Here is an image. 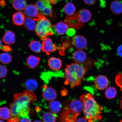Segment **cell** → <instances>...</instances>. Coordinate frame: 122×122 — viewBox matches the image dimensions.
Instances as JSON below:
<instances>
[{"mask_svg":"<svg viewBox=\"0 0 122 122\" xmlns=\"http://www.w3.org/2000/svg\"><path fill=\"white\" fill-rule=\"evenodd\" d=\"M80 99L83 103V111L88 122L100 121L103 108L97 103L91 94L86 93L81 96Z\"/></svg>","mask_w":122,"mask_h":122,"instance_id":"1","label":"cell"},{"mask_svg":"<svg viewBox=\"0 0 122 122\" xmlns=\"http://www.w3.org/2000/svg\"><path fill=\"white\" fill-rule=\"evenodd\" d=\"M87 69L81 64L74 63L66 65L65 69V84L71 88L81 85Z\"/></svg>","mask_w":122,"mask_h":122,"instance_id":"2","label":"cell"},{"mask_svg":"<svg viewBox=\"0 0 122 122\" xmlns=\"http://www.w3.org/2000/svg\"><path fill=\"white\" fill-rule=\"evenodd\" d=\"M30 103H32L31 100L24 92L15 94L13 102L10 104L11 116L18 117L20 120L25 117L29 118Z\"/></svg>","mask_w":122,"mask_h":122,"instance_id":"3","label":"cell"},{"mask_svg":"<svg viewBox=\"0 0 122 122\" xmlns=\"http://www.w3.org/2000/svg\"><path fill=\"white\" fill-rule=\"evenodd\" d=\"M35 30L36 35L42 41L54 34L51 22L44 16L38 21Z\"/></svg>","mask_w":122,"mask_h":122,"instance_id":"4","label":"cell"},{"mask_svg":"<svg viewBox=\"0 0 122 122\" xmlns=\"http://www.w3.org/2000/svg\"><path fill=\"white\" fill-rule=\"evenodd\" d=\"M80 115L67 105L62 111L60 122H76Z\"/></svg>","mask_w":122,"mask_h":122,"instance_id":"5","label":"cell"},{"mask_svg":"<svg viewBox=\"0 0 122 122\" xmlns=\"http://www.w3.org/2000/svg\"><path fill=\"white\" fill-rule=\"evenodd\" d=\"M24 14L27 17L32 18L35 21H39L44 16V15L39 12L36 5L30 4L27 6L24 9Z\"/></svg>","mask_w":122,"mask_h":122,"instance_id":"6","label":"cell"},{"mask_svg":"<svg viewBox=\"0 0 122 122\" xmlns=\"http://www.w3.org/2000/svg\"><path fill=\"white\" fill-rule=\"evenodd\" d=\"M63 47L57 46L53 43L51 38H47L43 41L42 49L43 52L47 55H49L51 52L57 50H60Z\"/></svg>","mask_w":122,"mask_h":122,"instance_id":"7","label":"cell"},{"mask_svg":"<svg viewBox=\"0 0 122 122\" xmlns=\"http://www.w3.org/2000/svg\"><path fill=\"white\" fill-rule=\"evenodd\" d=\"M42 96L46 101L51 102L57 98V94L54 88L45 85L43 86Z\"/></svg>","mask_w":122,"mask_h":122,"instance_id":"8","label":"cell"},{"mask_svg":"<svg viewBox=\"0 0 122 122\" xmlns=\"http://www.w3.org/2000/svg\"><path fill=\"white\" fill-rule=\"evenodd\" d=\"M65 22L68 26L76 29L81 28L83 24V23L81 22L79 19L77 13L71 16H67L65 20Z\"/></svg>","mask_w":122,"mask_h":122,"instance_id":"9","label":"cell"},{"mask_svg":"<svg viewBox=\"0 0 122 122\" xmlns=\"http://www.w3.org/2000/svg\"><path fill=\"white\" fill-rule=\"evenodd\" d=\"M73 45L78 50L85 49L87 45V41L84 36L77 35L73 37L72 41Z\"/></svg>","mask_w":122,"mask_h":122,"instance_id":"10","label":"cell"},{"mask_svg":"<svg viewBox=\"0 0 122 122\" xmlns=\"http://www.w3.org/2000/svg\"><path fill=\"white\" fill-rule=\"evenodd\" d=\"M96 87L100 90H103L107 87L109 81L106 76L100 75L96 77L94 81Z\"/></svg>","mask_w":122,"mask_h":122,"instance_id":"11","label":"cell"},{"mask_svg":"<svg viewBox=\"0 0 122 122\" xmlns=\"http://www.w3.org/2000/svg\"><path fill=\"white\" fill-rule=\"evenodd\" d=\"M73 59L76 63L81 64L86 62L87 59V56L85 51L78 50L73 53Z\"/></svg>","mask_w":122,"mask_h":122,"instance_id":"12","label":"cell"},{"mask_svg":"<svg viewBox=\"0 0 122 122\" xmlns=\"http://www.w3.org/2000/svg\"><path fill=\"white\" fill-rule=\"evenodd\" d=\"M52 27L53 32L54 30L57 34L61 35L65 34L67 31L68 26L66 23L61 21L56 25H52Z\"/></svg>","mask_w":122,"mask_h":122,"instance_id":"13","label":"cell"},{"mask_svg":"<svg viewBox=\"0 0 122 122\" xmlns=\"http://www.w3.org/2000/svg\"><path fill=\"white\" fill-rule=\"evenodd\" d=\"M48 64L50 69L53 71H58L62 66V61L58 58L51 57L48 61Z\"/></svg>","mask_w":122,"mask_h":122,"instance_id":"14","label":"cell"},{"mask_svg":"<svg viewBox=\"0 0 122 122\" xmlns=\"http://www.w3.org/2000/svg\"><path fill=\"white\" fill-rule=\"evenodd\" d=\"M77 14L80 21L83 23L89 22L91 19V14L87 9H82L77 13Z\"/></svg>","mask_w":122,"mask_h":122,"instance_id":"15","label":"cell"},{"mask_svg":"<svg viewBox=\"0 0 122 122\" xmlns=\"http://www.w3.org/2000/svg\"><path fill=\"white\" fill-rule=\"evenodd\" d=\"M25 20V15L22 12H17L12 16V21L15 25L21 26L24 25Z\"/></svg>","mask_w":122,"mask_h":122,"instance_id":"16","label":"cell"},{"mask_svg":"<svg viewBox=\"0 0 122 122\" xmlns=\"http://www.w3.org/2000/svg\"><path fill=\"white\" fill-rule=\"evenodd\" d=\"M111 11L114 14L120 15L122 13V3L118 1H114L111 3L110 5Z\"/></svg>","mask_w":122,"mask_h":122,"instance_id":"17","label":"cell"},{"mask_svg":"<svg viewBox=\"0 0 122 122\" xmlns=\"http://www.w3.org/2000/svg\"><path fill=\"white\" fill-rule=\"evenodd\" d=\"M41 58L34 55H30L27 58L26 63L29 67L34 69L37 67L40 62Z\"/></svg>","mask_w":122,"mask_h":122,"instance_id":"18","label":"cell"},{"mask_svg":"<svg viewBox=\"0 0 122 122\" xmlns=\"http://www.w3.org/2000/svg\"><path fill=\"white\" fill-rule=\"evenodd\" d=\"M2 41L7 45H11L14 44L15 41V33L11 30H8L3 36Z\"/></svg>","mask_w":122,"mask_h":122,"instance_id":"19","label":"cell"},{"mask_svg":"<svg viewBox=\"0 0 122 122\" xmlns=\"http://www.w3.org/2000/svg\"><path fill=\"white\" fill-rule=\"evenodd\" d=\"M61 106V104L60 102L57 101H53L49 103V110L56 115L60 112Z\"/></svg>","mask_w":122,"mask_h":122,"instance_id":"20","label":"cell"},{"mask_svg":"<svg viewBox=\"0 0 122 122\" xmlns=\"http://www.w3.org/2000/svg\"><path fill=\"white\" fill-rule=\"evenodd\" d=\"M76 8L74 4L71 2H68L64 7L62 11L68 16H71L75 14Z\"/></svg>","mask_w":122,"mask_h":122,"instance_id":"21","label":"cell"},{"mask_svg":"<svg viewBox=\"0 0 122 122\" xmlns=\"http://www.w3.org/2000/svg\"><path fill=\"white\" fill-rule=\"evenodd\" d=\"M24 86L29 90L33 91L37 89L38 84L35 79H30L26 81L24 83Z\"/></svg>","mask_w":122,"mask_h":122,"instance_id":"22","label":"cell"},{"mask_svg":"<svg viewBox=\"0 0 122 122\" xmlns=\"http://www.w3.org/2000/svg\"><path fill=\"white\" fill-rule=\"evenodd\" d=\"M35 20L32 18L27 17L25 19L24 24V26L29 31H33L35 30L36 26Z\"/></svg>","mask_w":122,"mask_h":122,"instance_id":"23","label":"cell"},{"mask_svg":"<svg viewBox=\"0 0 122 122\" xmlns=\"http://www.w3.org/2000/svg\"><path fill=\"white\" fill-rule=\"evenodd\" d=\"M12 4L14 8L17 10H23L27 6L25 0H13Z\"/></svg>","mask_w":122,"mask_h":122,"instance_id":"24","label":"cell"},{"mask_svg":"<svg viewBox=\"0 0 122 122\" xmlns=\"http://www.w3.org/2000/svg\"><path fill=\"white\" fill-rule=\"evenodd\" d=\"M11 116V112L9 108L6 107L0 108V118L2 120H7Z\"/></svg>","mask_w":122,"mask_h":122,"instance_id":"25","label":"cell"},{"mask_svg":"<svg viewBox=\"0 0 122 122\" xmlns=\"http://www.w3.org/2000/svg\"><path fill=\"white\" fill-rule=\"evenodd\" d=\"M30 49L36 53L40 52L42 49V45L38 41L33 40L30 42L29 45Z\"/></svg>","mask_w":122,"mask_h":122,"instance_id":"26","label":"cell"},{"mask_svg":"<svg viewBox=\"0 0 122 122\" xmlns=\"http://www.w3.org/2000/svg\"><path fill=\"white\" fill-rule=\"evenodd\" d=\"M117 94V90L113 87H109L105 92V95L106 98L112 99L115 98Z\"/></svg>","mask_w":122,"mask_h":122,"instance_id":"27","label":"cell"},{"mask_svg":"<svg viewBox=\"0 0 122 122\" xmlns=\"http://www.w3.org/2000/svg\"><path fill=\"white\" fill-rule=\"evenodd\" d=\"M56 114L51 112H46L42 116V120L43 122H56Z\"/></svg>","mask_w":122,"mask_h":122,"instance_id":"28","label":"cell"},{"mask_svg":"<svg viewBox=\"0 0 122 122\" xmlns=\"http://www.w3.org/2000/svg\"><path fill=\"white\" fill-rule=\"evenodd\" d=\"M35 5L40 12L46 7L51 5V3L49 0H39L36 1Z\"/></svg>","mask_w":122,"mask_h":122,"instance_id":"29","label":"cell"},{"mask_svg":"<svg viewBox=\"0 0 122 122\" xmlns=\"http://www.w3.org/2000/svg\"><path fill=\"white\" fill-rule=\"evenodd\" d=\"M12 57L7 53H2L0 54V61L5 64H8L11 62Z\"/></svg>","mask_w":122,"mask_h":122,"instance_id":"30","label":"cell"},{"mask_svg":"<svg viewBox=\"0 0 122 122\" xmlns=\"http://www.w3.org/2000/svg\"><path fill=\"white\" fill-rule=\"evenodd\" d=\"M115 82L116 85L120 88L122 92V73H119L116 76Z\"/></svg>","mask_w":122,"mask_h":122,"instance_id":"31","label":"cell"},{"mask_svg":"<svg viewBox=\"0 0 122 122\" xmlns=\"http://www.w3.org/2000/svg\"><path fill=\"white\" fill-rule=\"evenodd\" d=\"M7 72V68L3 65H0V78H3L5 77Z\"/></svg>","mask_w":122,"mask_h":122,"instance_id":"32","label":"cell"},{"mask_svg":"<svg viewBox=\"0 0 122 122\" xmlns=\"http://www.w3.org/2000/svg\"><path fill=\"white\" fill-rule=\"evenodd\" d=\"M20 119L18 117L11 116V117L7 120V122H19Z\"/></svg>","mask_w":122,"mask_h":122,"instance_id":"33","label":"cell"},{"mask_svg":"<svg viewBox=\"0 0 122 122\" xmlns=\"http://www.w3.org/2000/svg\"><path fill=\"white\" fill-rule=\"evenodd\" d=\"M83 1L87 5H92L95 4L97 0H83Z\"/></svg>","mask_w":122,"mask_h":122,"instance_id":"34","label":"cell"},{"mask_svg":"<svg viewBox=\"0 0 122 122\" xmlns=\"http://www.w3.org/2000/svg\"><path fill=\"white\" fill-rule=\"evenodd\" d=\"M117 53L120 57H122V45L118 47L117 49Z\"/></svg>","mask_w":122,"mask_h":122,"instance_id":"35","label":"cell"},{"mask_svg":"<svg viewBox=\"0 0 122 122\" xmlns=\"http://www.w3.org/2000/svg\"><path fill=\"white\" fill-rule=\"evenodd\" d=\"M1 50L7 52L11 51L12 49L9 46L4 45Z\"/></svg>","mask_w":122,"mask_h":122,"instance_id":"36","label":"cell"},{"mask_svg":"<svg viewBox=\"0 0 122 122\" xmlns=\"http://www.w3.org/2000/svg\"><path fill=\"white\" fill-rule=\"evenodd\" d=\"M88 120L85 117H80L77 119L76 122H87Z\"/></svg>","mask_w":122,"mask_h":122,"instance_id":"37","label":"cell"},{"mask_svg":"<svg viewBox=\"0 0 122 122\" xmlns=\"http://www.w3.org/2000/svg\"><path fill=\"white\" fill-rule=\"evenodd\" d=\"M20 122H32L29 118L25 117V118H21V119L20 120Z\"/></svg>","mask_w":122,"mask_h":122,"instance_id":"38","label":"cell"},{"mask_svg":"<svg viewBox=\"0 0 122 122\" xmlns=\"http://www.w3.org/2000/svg\"><path fill=\"white\" fill-rule=\"evenodd\" d=\"M6 5V4L4 0H0V5L1 7H5Z\"/></svg>","mask_w":122,"mask_h":122,"instance_id":"39","label":"cell"},{"mask_svg":"<svg viewBox=\"0 0 122 122\" xmlns=\"http://www.w3.org/2000/svg\"><path fill=\"white\" fill-rule=\"evenodd\" d=\"M100 2V5L102 7H105V3L106 2L105 0H99Z\"/></svg>","mask_w":122,"mask_h":122,"instance_id":"40","label":"cell"},{"mask_svg":"<svg viewBox=\"0 0 122 122\" xmlns=\"http://www.w3.org/2000/svg\"><path fill=\"white\" fill-rule=\"evenodd\" d=\"M4 45H3L2 42L0 39V49L2 50Z\"/></svg>","mask_w":122,"mask_h":122,"instance_id":"41","label":"cell"},{"mask_svg":"<svg viewBox=\"0 0 122 122\" xmlns=\"http://www.w3.org/2000/svg\"><path fill=\"white\" fill-rule=\"evenodd\" d=\"M120 108L122 110V96L121 97V100L120 101Z\"/></svg>","mask_w":122,"mask_h":122,"instance_id":"42","label":"cell"},{"mask_svg":"<svg viewBox=\"0 0 122 122\" xmlns=\"http://www.w3.org/2000/svg\"><path fill=\"white\" fill-rule=\"evenodd\" d=\"M33 122H43L39 120H35Z\"/></svg>","mask_w":122,"mask_h":122,"instance_id":"43","label":"cell"},{"mask_svg":"<svg viewBox=\"0 0 122 122\" xmlns=\"http://www.w3.org/2000/svg\"><path fill=\"white\" fill-rule=\"evenodd\" d=\"M0 122H5L3 121L2 120H0Z\"/></svg>","mask_w":122,"mask_h":122,"instance_id":"44","label":"cell"},{"mask_svg":"<svg viewBox=\"0 0 122 122\" xmlns=\"http://www.w3.org/2000/svg\"></svg>","mask_w":122,"mask_h":122,"instance_id":"45","label":"cell"},{"mask_svg":"<svg viewBox=\"0 0 122 122\" xmlns=\"http://www.w3.org/2000/svg\"></svg>","mask_w":122,"mask_h":122,"instance_id":"46","label":"cell"}]
</instances>
